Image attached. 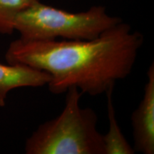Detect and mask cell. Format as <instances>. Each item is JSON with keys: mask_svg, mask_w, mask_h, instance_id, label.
Segmentation results:
<instances>
[{"mask_svg": "<svg viewBox=\"0 0 154 154\" xmlns=\"http://www.w3.org/2000/svg\"><path fill=\"white\" fill-rule=\"evenodd\" d=\"M143 34L121 22L90 40L33 41L19 38L7 48V63H21L48 73L54 94L75 86L94 96L114 88L131 72L143 44Z\"/></svg>", "mask_w": 154, "mask_h": 154, "instance_id": "obj_1", "label": "cell"}, {"mask_svg": "<svg viewBox=\"0 0 154 154\" xmlns=\"http://www.w3.org/2000/svg\"><path fill=\"white\" fill-rule=\"evenodd\" d=\"M56 118L44 122L25 142L26 154H104L98 117L91 108L80 106L82 93L72 86Z\"/></svg>", "mask_w": 154, "mask_h": 154, "instance_id": "obj_2", "label": "cell"}, {"mask_svg": "<svg viewBox=\"0 0 154 154\" xmlns=\"http://www.w3.org/2000/svg\"><path fill=\"white\" fill-rule=\"evenodd\" d=\"M121 22L122 19L109 15L102 6L72 13L39 1L17 15L14 29L24 40H90Z\"/></svg>", "mask_w": 154, "mask_h": 154, "instance_id": "obj_3", "label": "cell"}, {"mask_svg": "<svg viewBox=\"0 0 154 154\" xmlns=\"http://www.w3.org/2000/svg\"><path fill=\"white\" fill-rule=\"evenodd\" d=\"M143 96L131 115L135 152L154 153V63L147 71Z\"/></svg>", "mask_w": 154, "mask_h": 154, "instance_id": "obj_4", "label": "cell"}, {"mask_svg": "<svg viewBox=\"0 0 154 154\" xmlns=\"http://www.w3.org/2000/svg\"><path fill=\"white\" fill-rule=\"evenodd\" d=\"M51 80L48 73L21 63H0V107L6 104L11 90L20 87H40Z\"/></svg>", "mask_w": 154, "mask_h": 154, "instance_id": "obj_5", "label": "cell"}, {"mask_svg": "<svg viewBox=\"0 0 154 154\" xmlns=\"http://www.w3.org/2000/svg\"><path fill=\"white\" fill-rule=\"evenodd\" d=\"M113 88H111L106 93L107 98L109 131L106 134L102 135L104 154H134L136 152L125 138L116 118L113 102Z\"/></svg>", "mask_w": 154, "mask_h": 154, "instance_id": "obj_6", "label": "cell"}, {"mask_svg": "<svg viewBox=\"0 0 154 154\" xmlns=\"http://www.w3.org/2000/svg\"><path fill=\"white\" fill-rule=\"evenodd\" d=\"M40 0H0V34H11L19 13Z\"/></svg>", "mask_w": 154, "mask_h": 154, "instance_id": "obj_7", "label": "cell"}]
</instances>
